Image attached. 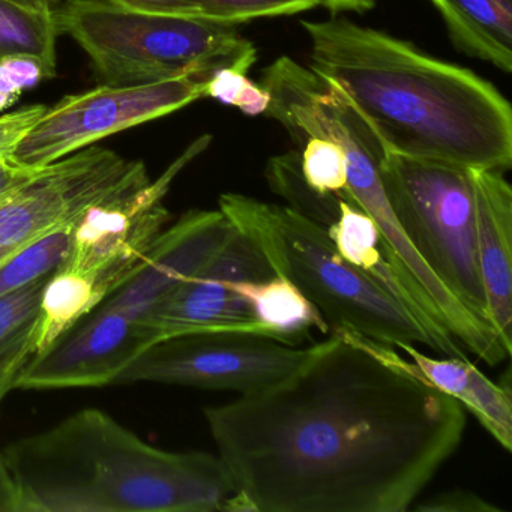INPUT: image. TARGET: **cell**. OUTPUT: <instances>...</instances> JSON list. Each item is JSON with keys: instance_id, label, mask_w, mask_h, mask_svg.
<instances>
[{"instance_id": "1", "label": "cell", "mask_w": 512, "mask_h": 512, "mask_svg": "<svg viewBox=\"0 0 512 512\" xmlns=\"http://www.w3.org/2000/svg\"><path fill=\"white\" fill-rule=\"evenodd\" d=\"M205 418L251 512L409 511L466 430L454 398L337 334Z\"/></svg>"}, {"instance_id": "2", "label": "cell", "mask_w": 512, "mask_h": 512, "mask_svg": "<svg viewBox=\"0 0 512 512\" xmlns=\"http://www.w3.org/2000/svg\"><path fill=\"white\" fill-rule=\"evenodd\" d=\"M311 70L395 154L466 169L512 166V109L478 74L349 19L308 22Z\"/></svg>"}, {"instance_id": "3", "label": "cell", "mask_w": 512, "mask_h": 512, "mask_svg": "<svg viewBox=\"0 0 512 512\" xmlns=\"http://www.w3.org/2000/svg\"><path fill=\"white\" fill-rule=\"evenodd\" d=\"M2 454L17 512H218L236 491L220 455L155 448L98 409Z\"/></svg>"}, {"instance_id": "4", "label": "cell", "mask_w": 512, "mask_h": 512, "mask_svg": "<svg viewBox=\"0 0 512 512\" xmlns=\"http://www.w3.org/2000/svg\"><path fill=\"white\" fill-rule=\"evenodd\" d=\"M218 206L274 274L292 281L314 305L329 335L353 331L388 346L424 344L439 353L430 332L400 302L338 254L325 227L289 206L244 194H223Z\"/></svg>"}, {"instance_id": "5", "label": "cell", "mask_w": 512, "mask_h": 512, "mask_svg": "<svg viewBox=\"0 0 512 512\" xmlns=\"http://www.w3.org/2000/svg\"><path fill=\"white\" fill-rule=\"evenodd\" d=\"M106 86H137L233 68L247 74L257 50L235 26L203 17L143 13L113 0H65L53 10Z\"/></svg>"}, {"instance_id": "6", "label": "cell", "mask_w": 512, "mask_h": 512, "mask_svg": "<svg viewBox=\"0 0 512 512\" xmlns=\"http://www.w3.org/2000/svg\"><path fill=\"white\" fill-rule=\"evenodd\" d=\"M377 170L407 241L467 310L490 323L479 274L470 169L395 154L383 146Z\"/></svg>"}, {"instance_id": "7", "label": "cell", "mask_w": 512, "mask_h": 512, "mask_svg": "<svg viewBox=\"0 0 512 512\" xmlns=\"http://www.w3.org/2000/svg\"><path fill=\"white\" fill-rule=\"evenodd\" d=\"M212 73L137 86H98L47 107L14 149L13 163L41 169L128 128L163 118L205 98Z\"/></svg>"}, {"instance_id": "8", "label": "cell", "mask_w": 512, "mask_h": 512, "mask_svg": "<svg viewBox=\"0 0 512 512\" xmlns=\"http://www.w3.org/2000/svg\"><path fill=\"white\" fill-rule=\"evenodd\" d=\"M311 350L313 346H290L247 332H191L151 344L115 383L157 382L250 394L287 376Z\"/></svg>"}, {"instance_id": "9", "label": "cell", "mask_w": 512, "mask_h": 512, "mask_svg": "<svg viewBox=\"0 0 512 512\" xmlns=\"http://www.w3.org/2000/svg\"><path fill=\"white\" fill-rule=\"evenodd\" d=\"M211 142V136L199 137L157 181L91 206L77 221L70 254L59 269L91 278L106 298L121 287L139 268L169 221L163 199L170 185Z\"/></svg>"}, {"instance_id": "10", "label": "cell", "mask_w": 512, "mask_h": 512, "mask_svg": "<svg viewBox=\"0 0 512 512\" xmlns=\"http://www.w3.org/2000/svg\"><path fill=\"white\" fill-rule=\"evenodd\" d=\"M149 181L142 161L110 149L92 145L68 155L0 200V247L20 250L62 224L76 223L91 206Z\"/></svg>"}, {"instance_id": "11", "label": "cell", "mask_w": 512, "mask_h": 512, "mask_svg": "<svg viewBox=\"0 0 512 512\" xmlns=\"http://www.w3.org/2000/svg\"><path fill=\"white\" fill-rule=\"evenodd\" d=\"M272 274L274 271L262 253L235 229L224 247L142 322L152 329L157 341L191 332L215 331L274 338L254 319L250 305L232 289L236 281L263 280Z\"/></svg>"}, {"instance_id": "12", "label": "cell", "mask_w": 512, "mask_h": 512, "mask_svg": "<svg viewBox=\"0 0 512 512\" xmlns=\"http://www.w3.org/2000/svg\"><path fill=\"white\" fill-rule=\"evenodd\" d=\"M155 341L154 332L142 320L97 307L46 350L32 356L17 377L16 388H83L115 383Z\"/></svg>"}, {"instance_id": "13", "label": "cell", "mask_w": 512, "mask_h": 512, "mask_svg": "<svg viewBox=\"0 0 512 512\" xmlns=\"http://www.w3.org/2000/svg\"><path fill=\"white\" fill-rule=\"evenodd\" d=\"M235 233L218 211H190L155 239L139 268L98 307L143 320L172 298Z\"/></svg>"}, {"instance_id": "14", "label": "cell", "mask_w": 512, "mask_h": 512, "mask_svg": "<svg viewBox=\"0 0 512 512\" xmlns=\"http://www.w3.org/2000/svg\"><path fill=\"white\" fill-rule=\"evenodd\" d=\"M334 334L358 344L380 361L400 368L431 388L454 398L478 419L479 424L506 452L512 451L511 391L488 379L467 358H431L415 344H400L398 349L407 356L403 358L394 347L377 343L358 332L338 331Z\"/></svg>"}, {"instance_id": "15", "label": "cell", "mask_w": 512, "mask_h": 512, "mask_svg": "<svg viewBox=\"0 0 512 512\" xmlns=\"http://www.w3.org/2000/svg\"><path fill=\"white\" fill-rule=\"evenodd\" d=\"M475 191L476 250L488 322L512 350V188L499 170L470 169Z\"/></svg>"}, {"instance_id": "16", "label": "cell", "mask_w": 512, "mask_h": 512, "mask_svg": "<svg viewBox=\"0 0 512 512\" xmlns=\"http://www.w3.org/2000/svg\"><path fill=\"white\" fill-rule=\"evenodd\" d=\"M458 52L512 71V0H430Z\"/></svg>"}, {"instance_id": "17", "label": "cell", "mask_w": 512, "mask_h": 512, "mask_svg": "<svg viewBox=\"0 0 512 512\" xmlns=\"http://www.w3.org/2000/svg\"><path fill=\"white\" fill-rule=\"evenodd\" d=\"M232 289L250 305L254 319L281 343L298 346L313 329L329 334L319 311L292 281L281 275L236 281Z\"/></svg>"}, {"instance_id": "18", "label": "cell", "mask_w": 512, "mask_h": 512, "mask_svg": "<svg viewBox=\"0 0 512 512\" xmlns=\"http://www.w3.org/2000/svg\"><path fill=\"white\" fill-rule=\"evenodd\" d=\"M50 275L0 296V407L34 356L41 296Z\"/></svg>"}, {"instance_id": "19", "label": "cell", "mask_w": 512, "mask_h": 512, "mask_svg": "<svg viewBox=\"0 0 512 512\" xmlns=\"http://www.w3.org/2000/svg\"><path fill=\"white\" fill-rule=\"evenodd\" d=\"M104 299L106 295L86 275L67 269L53 272L41 296L34 355L55 343L64 332L91 314Z\"/></svg>"}, {"instance_id": "20", "label": "cell", "mask_w": 512, "mask_h": 512, "mask_svg": "<svg viewBox=\"0 0 512 512\" xmlns=\"http://www.w3.org/2000/svg\"><path fill=\"white\" fill-rule=\"evenodd\" d=\"M59 35L53 11L0 0V61L11 56H31L43 62L50 76L55 77Z\"/></svg>"}, {"instance_id": "21", "label": "cell", "mask_w": 512, "mask_h": 512, "mask_svg": "<svg viewBox=\"0 0 512 512\" xmlns=\"http://www.w3.org/2000/svg\"><path fill=\"white\" fill-rule=\"evenodd\" d=\"M76 223L62 224L17 250L0 265V296L58 271L73 244Z\"/></svg>"}, {"instance_id": "22", "label": "cell", "mask_w": 512, "mask_h": 512, "mask_svg": "<svg viewBox=\"0 0 512 512\" xmlns=\"http://www.w3.org/2000/svg\"><path fill=\"white\" fill-rule=\"evenodd\" d=\"M269 187L289 202V208L322 227L334 223L338 214L340 196H322L308 187L299 167V152H290L269 161L266 169Z\"/></svg>"}, {"instance_id": "23", "label": "cell", "mask_w": 512, "mask_h": 512, "mask_svg": "<svg viewBox=\"0 0 512 512\" xmlns=\"http://www.w3.org/2000/svg\"><path fill=\"white\" fill-rule=\"evenodd\" d=\"M299 167L308 187L322 196H343L347 188V155L340 143L307 137L299 148Z\"/></svg>"}, {"instance_id": "24", "label": "cell", "mask_w": 512, "mask_h": 512, "mask_svg": "<svg viewBox=\"0 0 512 512\" xmlns=\"http://www.w3.org/2000/svg\"><path fill=\"white\" fill-rule=\"evenodd\" d=\"M200 17L236 26L265 17L293 16L323 5V0H196Z\"/></svg>"}, {"instance_id": "25", "label": "cell", "mask_w": 512, "mask_h": 512, "mask_svg": "<svg viewBox=\"0 0 512 512\" xmlns=\"http://www.w3.org/2000/svg\"><path fill=\"white\" fill-rule=\"evenodd\" d=\"M205 98L236 107L248 116L265 115L271 101L262 85L251 82L247 74L227 67L212 73L206 85Z\"/></svg>"}, {"instance_id": "26", "label": "cell", "mask_w": 512, "mask_h": 512, "mask_svg": "<svg viewBox=\"0 0 512 512\" xmlns=\"http://www.w3.org/2000/svg\"><path fill=\"white\" fill-rule=\"evenodd\" d=\"M50 77L43 62L31 56H11L0 61V112L11 109L26 89L35 88Z\"/></svg>"}, {"instance_id": "27", "label": "cell", "mask_w": 512, "mask_h": 512, "mask_svg": "<svg viewBox=\"0 0 512 512\" xmlns=\"http://www.w3.org/2000/svg\"><path fill=\"white\" fill-rule=\"evenodd\" d=\"M46 110L43 104H34L0 116V161L11 160L20 140L37 124Z\"/></svg>"}, {"instance_id": "28", "label": "cell", "mask_w": 512, "mask_h": 512, "mask_svg": "<svg viewBox=\"0 0 512 512\" xmlns=\"http://www.w3.org/2000/svg\"><path fill=\"white\" fill-rule=\"evenodd\" d=\"M415 511L419 512H499L493 503L479 497L472 491L455 490L445 491L431 497L427 502L415 506Z\"/></svg>"}, {"instance_id": "29", "label": "cell", "mask_w": 512, "mask_h": 512, "mask_svg": "<svg viewBox=\"0 0 512 512\" xmlns=\"http://www.w3.org/2000/svg\"><path fill=\"white\" fill-rule=\"evenodd\" d=\"M122 7L143 13L175 14L200 17L196 0H113Z\"/></svg>"}, {"instance_id": "30", "label": "cell", "mask_w": 512, "mask_h": 512, "mask_svg": "<svg viewBox=\"0 0 512 512\" xmlns=\"http://www.w3.org/2000/svg\"><path fill=\"white\" fill-rule=\"evenodd\" d=\"M41 169L19 166L13 161H0V200L28 184Z\"/></svg>"}, {"instance_id": "31", "label": "cell", "mask_w": 512, "mask_h": 512, "mask_svg": "<svg viewBox=\"0 0 512 512\" xmlns=\"http://www.w3.org/2000/svg\"><path fill=\"white\" fill-rule=\"evenodd\" d=\"M0 512H17L16 487L2 452H0Z\"/></svg>"}, {"instance_id": "32", "label": "cell", "mask_w": 512, "mask_h": 512, "mask_svg": "<svg viewBox=\"0 0 512 512\" xmlns=\"http://www.w3.org/2000/svg\"><path fill=\"white\" fill-rule=\"evenodd\" d=\"M323 7L328 8L332 13H341V11L364 13L374 7V0H323Z\"/></svg>"}, {"instance_id": "33", "label": "cell", "mask_w": 512, "mask_h": 512, "mask_svg": "<svg viewBox=\"0 0 512 512\" xmlns=\"http://www.w3.org/2000/svg\"><path fill=\"white\" fill-rule=\"evenodd\" d=\"M13 2L41 11H53L61 4V0H13Z\"/></svg>"}, {"instance_id": "34", "label": "cell", "mask_w": 512, "mask_h": 512, "mask_svg": "<svg viewBox=\"0 0 512 512\" xmlns=\"http://www.w3.org/2000/svg\"><path fill=\"white\" fill-rule=\"evenodd\" d=\"M16 251L7 250V248L0 247V265H2V263L5 262V260L10 259V257L13 256V254L16 253Z\"/></svg>"}]
</instances>
